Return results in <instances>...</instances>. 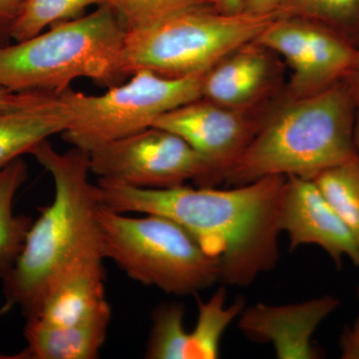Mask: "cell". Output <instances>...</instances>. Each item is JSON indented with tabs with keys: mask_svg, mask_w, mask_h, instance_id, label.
I'll return each instance as SVG.
<instances>
[{
	"mask_svg": "<svg viewBox=\"0 0 359 359\" xmlns=\"http://www.w3.org/2000/svg\"><path fill=\"white\" fill-rule=\"evenodd\" d=\"M287 177H264L231 189L182 185L134 188L98 179L103 205L119 212L166 217L219 262L221 280L248 287L280 259L278 226Z\"/></svg>",
	"mask_w": 359,
	"mask_h": 359,
	"instance_id": "6da1fadb",
	"label": "cell"
},
{
	"mask_svg": "<svg viewBox=\"0 0 359 359\" xmlns=\"http://www.w3.org/2000/svg\"><path fill=\"white\" fill-rule=\"evenodd\" d=\"M30 155L51 175L54 198L33 221L25 247L4 282L0 314L18 306L32 316L48 287L71 269L104 261L97 212L100 189L89 179L88 152L72 147L58 152L45 140Z\"/></svg>",
	"mask_w": 359,
	"mask_h": 359,
	"instance_id": "7a4b0ae2",
	"label": "cell"
},
{
	"mask_svg": "<svg viewBox=\"0 0 359 359\" xmlns=\"http://www.w3.org/2000/svg\"><path fill=\"white\" fill-rule=\"evenodd\" d=\"M356 113L346 79L311 95L287 96L264 116L223 181L238 186L271 176L313 180L358 157Z\"/></svg>",
	"mask_w": 359,
	"mask_h": 359,
	"instance_id": "3957f363",
	"label": "cell"
},
{
	"mask_svg": "<svg viewBox=\"0 0 359 359\" xmlns=\"http://www.w3.org/2000/svg\"><path fill=\"white\" fill-rule=\"evenodd\" d=\"M126 28L109 4L62 21L32 39L0 46V86L60 95L77 78L112 87L125 79L121 60Z\"/></svg>",
	"mask_w": 359,
	"mask_h": 359,
	"instance_id": "277c9868",
	"label": "cell"
},
{
	"mask_svg": "<svg viewBox=\"0 0 359 359\" xmlns=\"http://www.w3.org/2000/svg\"><path fill=\"white\" fill-rule=\"evenodd\" d=\"M276 18V13H224L212 6L171 14L126 32L123 75L148 70L183 78L207 72L235 49L259 39Z\"/></svg>",
	"mask_w": 359,
	"mask_h": 359,
	"instance_id": "5b68a950",
	"label": "cell"
},
{
	"mask_svg": "<svg viewBox=\"0 0 359 359\" xmlns=\"http://www.w3.org/2000/svg\"><path fill=\"white\" fill-rule=\"evenodd\" d=\"M126 216L105 205L97 212L103 256L130 278L168 294H198L221 280L218 259L180 224L160 215Z\"/></svg>",
	"mask_w": 359,
	"mask_h": 359,
	"instance_id": "8992f818",
	"label": "cell"
},
{
	"mask_svg": "<svg viewBox=\"0 0 359 359\" xmlns=\"http://www.w3.org/2000/svg\"><path fill=\"white\" fill-rule=\"evenodd\" d=\"M205 73L168 78L140 70L102 95L66 90L60 96L69 108L71 121L61 136L72 147L90 153L150 128L165 113L202 98Z\"/></svg>",
	"mask_w": 359,
	"mask_h": 359,
	"instance_id": "52a82bcc",
	"label": "cell"
},
{
	"mask_svg": "<svg viewBox=\"0 0 359 359\" xmlns=\"http://www.w3.org/2000/svg\"><path fill=\"white\" fill-rule=\"evenodd\" d=\"M91 174L98 179L140 189L186 185L209 187L211 167L183 138L152 126L110 142L89 153Z\"/></svg>",
	"mask_w": 359,
	"mask_h": 359,
	"instance_id": "ba28073f",
	"label": "cell"
},
{
	"mask_svg": "<svg viewBox=\"0 0 359 359\" xmlns=\"http://www.w3.org/2000/svg\"><path fill=\"white\" fill-rule=\"evenodd\" d=\"M241 111L199 98L169 111L153 126L178 135L211 167L210 186L223 182L224 175L249 146L264 116Z\"/></svg>",
	"mask_w": 359,
	"mask_h": 359,
	"instance_id": "9c48e42d",
	"label": "cell"
},
{
	"mask_svg": "<svg viewBox=\"0 0 359 359\" xmlns=\"http://www.w3.org/2000/svg\"><path fill=\"white\" fill-rule=\"evenodd\" d=\"M278 226L289 236L290 250L301 245H318L337 268L341 266L344 257L359 266L355 238L313 180L287 177Z\"/></svg>",
	"mask_w": 359,
	"mask_h": 359,
	"instance_id": "30bf717a",
	"label": "cell"
},
{
	"mask_svg": "<svg viewBox=\"0 0 359 359\" xmlns=\"http://www.w3.org/2000/svg\"><path fill=\"white\" fill-rule=\"evenodd\" d=\"M339 304L332 295L285 306L257 304L240 314L238 328L252 341L271 344L278 358L318 359L323 353L313 335Z\"/></svg>",
	"mask_w": 359,
	"mask_h": 359,
	"instance_id": "8fae6325",
	"label": "cell"
},
{
	"mask_svg": "<svg viewBox=\"0 0 359 359\" xmlns=\"http://www.w3.org/2000/svg\"><path fill=\"white\" fill-rule=\"evenodd\" d=\"M271 52L257 40L231 52L205 73L202 97L241 111H257L278 79Z\"/></svg>",
	"mask_w": 359,
	"mask_h": 359,
	"instance_id": "7c38bea8",
	"label": "cell"
},
{
	"mask_svg": "<svg viewBox=\"0 0 359 359\" xmlns=\"http://www.w3.org/2000/svg\"><path fill=\"white\" fill-rule=\"evenodd\" d=\"M62 97L41 90L11 92L0 105V169L69 127Z\"/></svg>",
	"mask_w": 359,
	"mask_h": 359,
	"instance_id": "4fadbf2b",
	"label": "cell"
},
{
	"mask_svg": "<svg viewBox=\"0 0 359 359\" xmlns=\"http://www.w3.org/2000/svg\"><path fill=\"white\" fill-rule=\"evenodd\" d=\"M103 262L82 264L60 276L27 318L47 325H72L111 311L106 299Z\"/></svg>",
	"mask_w": 359,
	"mask_h": 359,
	"instance_id": "5bb4252c",
	"label": "cell"
},
{
	"mask_svg": "<svg viewBox=\"0 0 359 359\" xmlns=\"http://www.w3.org/2000/svg\"><path fill=\"white\" fill-rule=\"evenodd\" d=\"M112 311L72 325H52L27 318L25 348L16 359H95L108 334Z\"/></svg>",
	"mask_w": 359,
	"mask_h": 359,
	"instance_id": "9a60e30c",
	"label": "cell"
},
{
	"mask_svg": "<svg viewBox=\"0 0 359 359\" xmlns=\"http://www.w3.org/2000/svg\"><path fill=\"white\" fill-rule=\"evenodd\" d=\"M28 178V167L22 158L0 169V280H4L18 262L25 247L33 219L16 215V194Z\"/></svg>",
	"mask_w": 359,
	"mask_h": 359,
	"instance_id": "2e32d148",
	"label": "cell"
},
{
	"mask_svg": "<svg viewBox=\"0 0 359 359\" xmlns=\"http://www.w3.org/2000/svg\"><path fill=\"white\" fill-rule=\"evenodd\" d=\"M197 304V323L190 332L189 359L218 358L224 332L244 311L245 299L238 297L226 306V290L222 287L208 302L198 299Z\"/></svg>",
	"mask_w": 359,
	"mask_h": 359,
	"instance_id": "e0dca14e",
	"label": "cell"
},
{
	"mask_svg": "<svg viewBox=\"0 0 359 359\" xmlns=\"http://www.w3.org/2000/svg\"><path fill=\"white\" fill-rule=\"evenodd\" d=\"M276 13L325 26L359 46V0H280Z\"/></svg>",
	"mask_w": 359,
	"mask_h": 359,
	"instance_id": "ac0fdd59",
	"label": "cell"
},
{
	"mask_svg": "<svg viewBox=\"0 0 359 359\" xmlns=\"http://www.w3.org/2000/svg\"><path fill=\"white\" fill-rule=\"evenodd\" d=\"M359 247V156L313 179Z\"/></svg>",
	"mask_w": 359,
	"mask_h": 359,
	"instance_id": "d6986e66",
	"label": "cell"
},
{
	"mask_svg": "<svg viewBox=\"0 0 359 359\" xmlns=\"http://www.w3.org/2000/svg\"><path fill=\"white\" fill-rule=\"evenodd\" d=\"M185 306L179 302L161 304L152 313L146 346L148 359H189L190 332L185 327Z\"/></svg>",
	"mask_w": 359,
	"mask_h": 359,
	"instance_id": "ffe728a7",
	"label": "cell"
},
{
	"mask_svg": "<svg viewBox=\"0 0 359 359\" xmlns=\"http://www.w3.org/2000/svg\"><path fill=\"white\" fill-rule=\"evenodd\" d=\"M106 4L109 0H25L11 29V40L32 39L47 26L80 18L87 7Z\"/></svg>",
	"mask_w": 359,
	"mask_h": 359,
	"instance_id": "44dd1931",
	"label": "cell"
},
{
	"mask_svg": "<svg viewBox=\"0 0 359 359\" xmlns=\"http://www.w3.org/2000/svg\"><path fill=\"white\" fill-rule=\"evenodd\" d=\"M108 4L127 32L186 9L211 6L210 0H109Z\"/></svg>",
	"mask_w": 359,
	"mask_h": 359,
	"instance_id": "7402d4cb",
	"label": "cell"
},
{
	"mask_svg": "<svg viewBox=\"0 0 359 359\" xmlns=\"http://www.w3.org/2000/svg\"><path fill=\"white\" fill-rule=\"evenodd\" d=\"M25 0H0V46L11 43V29Z\"/></svg>",
	"mask_w": 359,
	"mask_h": 359,
	"instance_id": "603a6c76",
	"label": "cell"
},
{
	"mask_svg": "<svg viewBox=\"0 0 359 359\" xmlns=\"http://www.w3.org/2000/svg\"><path fill=\"white\" fill-rule=\"evenodd\" d=\"M339 346L342 359H359V316L340 335Z\"/></svg>",
	"mask_w": 359,
	"mask_h": 359,
	"instance_id": "cb8c5ba5",
	"label": "cell"
},
{
	"mask_svg": "<svg viewBox=\"0 0 359 359\" xmlns=\"http://www.w3.org/2000/svg\"><path fill=\"white\" fill-rule=\"evenodd\" d=\"M280 0H244L243 11L255 14H268L276 13V7Z\"/></svg>",
	"mask_w": 359,
	"mask_h": 359,
	"instance_id": "d4e9b609",
	"label": "cell"
},
{
	"mask_svg": "<svg viewBox=\"0 0 359 359\" xmlns=\"http://www.w3.org/2000/svg\"><path fill=\"white\" fill-rule=\"evenodd\" d=\"M244 0H210L211 6L224 13H238L243 11Z\"/></svg>",
	"mask_w": 359,
	"mask_h": 359,
	"instance_id": "484cf974",
	"label": "cell"
},
{
	"mask_svg": "<svg viewBox=\"0 0 359 359\" xmlns=\"http://www.w3.org/2000/svg\"><path fill=\"white\" fill-rule=\"evenodd\" d=\"M346 82L349 85L351 93H353L354 101H355L358 108L359 107V53L358 60L354 65L353 70L346 77Z\"/></svg>",
	"mask_w": 359,
	"mask_h": 359,
	"instance_id": "4316f807",
	"label": "cell"
},
{
	"mask_svg": "<svg viewBox=\"0 0 359 359\" xmlns=\"http://www.w3.org/2000/svg\"><path fill=\"white\" fill-rule=\"evenodd\" d=\"M355 145L359 156V107L358 108V113H356L355 120Z\"/></svg>",
	"mask_w": 359,
	"mask_h": 359,
	"instance_id": "83f0119b",
	"label": "cell"
},
{
	"mask_svg": "<svg viewBox=\"0 0 359 359\" xmlns=\"http://www.w3.org/2000/svg\"><path fill=\"white\" fill-rule=\"evenodd\" d=\"M11 94V91L4 89V87L0 86V105L6 101L7 97Z\"/></svg>",
	"mask_w": 359,
	"mask_h": 359,
	"instance_id": "f1b7e54d",
	"label": "cell"
},
{
	"mask_svg": "<svg viewBox=\"0 0 359 359\" xmlns=\"http://www.w3.org/2000/svg\"><path fill=\"white\" fill-rule=\"evenodd\" d=\"M358 297H359V287H358Z\"/></svg>",
	"mask_w": 359,
	"mask_h": 359,
	"instance_id": "f546056e",
	"label": "cell"
}]
</instances>
